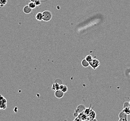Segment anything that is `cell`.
Wrapping results in <instances>:
<instances>
[{"label":"cell","instance_id":"obj_1","mask_svg":"<svg viewBox=\"0 0 130 121\" xmlns=\"http://www.w3.org/2000/svg\"><path fill=\"white\" fill-rule=\"evenodd\" d=\"M43 20L44 22H49L52 18V14L49 10H45L42 12Z\"/></svg>","mask_w":130,"mask_h":121},{"label":"cell","instance_id":"obj_2","mask_svg":"<svg viewBox=\"0 0 130 121\" xmlns=\"http://www.w3.org/2000/svg\"><path fill=\"white\" fill-rule=\"evenodd\" d=\"M7 108V100L1 95H0V110Z\"/></svg>","mask_w":130,"mask_h":121},{"label":"cell","instance_id":"obj_3","mask_svg":"<svg viewBox=\"0 0 130 121\" xmlns=\"http://www.w3.org/2000/svg\"><path fill=\"white\" fill-rule=\"evenodd\" d=\"M100 65L99 61L96 59H93L92 61L89 63V65L93 69H96L98 66Z\"/></svg>","mask_w":130,"mask_h":121},{"label":"cell","instance_id":"obj_4","mask_svg":"<svg viewBox=\"0 0 130 121\" xmlns=\"http://www.w3.org/2000/svg\"><path fill=\"white\" fill-rule=\"evenodd\" d=\"M118 117L119 118V121H127V115L123 110L119 113Z\"/></svg>","mask_w":130,"mask_h":121},{"label":"cell","instance_id":"obj_5","mask_svg":"<svg viewBox=\"0 0 130 121\" xmlns=\"http://www.w3.org/2000/svg\"><path fill=\"white\" fill-rule=\"evenodd\" d=\"M64 94V93H63L61 89H58L55 91V96L57 98L60 99L63 97Z\"/></svg>","mask_w":130,"mask_h":121},{"label":"cell","instance_id":"obj_6","mask_svg":"<svg viewBox=\"0 0 130 121\" xmlns=\"http://www.w3.org/2000/svg\"><path fill=\"white\" fill-rule=\"evenodd\" d=\"M32 11V9H31L28 5H26L24 7L23 9V11L24 13L26 14H30Z\"/></svg>","mask_w":130,"mask_h":121},{"label":"cell","instance_id":"obj_7","mask_svg":"<svg viewBox=\"0 0 130 121\" xmlns=\"http://www.w3.org/2000/svg\"><path fill=\"white\" fill-rule=\"evenodd\" d=\"M36 19L38 21H43V13L42 12H38L36 15Z\"/></svg>","mask_w":130,"mask_h":121},{"label":"cell","instance_id":"obj_8","mask_svg":"<svg viewBox=\"0 0 130 121\" xmlns=\"http://www.w3.org/2000/svg\"><path fill=\"white\" fill-rule=\"evenodd\" d=\"M59 89H61L63 93H66L68 90V87L65 85L60 84L59 85Z\"/></svg>","mask_w":130,"mask_h":121},{"label":"cell","instance_id":"obj_9","mask_svg":"<svg viewBox=\"0 0 130 121\" xmlns=\"http://www.w3.org/2000/svg\"><path fill=\"white\" fill-rule=\"evenodd\" d=\"M81 64L82 66L84 67H88L89 66V63L85 59L82 60L81 62Z\"/></svg>","mask_w":130,"mask_h":121},{"label":"cell","instance_id":"obj_10","mask_svg":"<svg viewBox=\"0 0 130 121\" xmlns=\"http://www.w3.org/2000/svg\"><path fill=\"white\" fill-rule=\"evenodd\" d=\"M59 85H60V84H58V83H54L52 86V89H53L54 90H55V91L57 90H58V89H59Z\"/></svg>","mask_w":130,"mask_h":121},{"label":"cell","instance_id":"obj_11","mask_svg":"<svg viewBox=\"0 0 130 121\" xmlns=\"http://www.w3.org/2000/svg\"><path fill=\"white\" fill-rule=\"evenodd\" d=\"M8 2V0H0V7H3Z\"/></svg>","mask_w":130,"mask_h":121},{"label":"cell","instance_id":"obj_12","mask_svg":"<svg viewBox=\"0 0 130 121\" xmlns=\"http://www.w3.org/2000/svg\"><path fill=\"white\" fill-rule=\"evenodd\" d=\"M29 6L31 9H35L36 7V4L35 3V2H30V3H29Z\"/></svg>","mask_w":130,"mask_h":121},{"label":"cell","instance_id":"obj_13","mask_svg":"<svg viewBox=\"0 0 130 121\" xmlns=\"http://www.w3.org/2000/svg\"><path fill=\"white\" fill-rule=\"evenodd\" d=\"M85 59L88 62L90 63V62H91V61H92L93 58H92V56L91 55H87L86 56Z\"/></svg>","mask_w":130,"mask_h":121},{"label":"cell","instance_id":"obj_14","mask_svg":"<svg viewBox=\"0 0 130 121\" xmlns=\"http://www.w3.org/2000/svg\"><path fill=\"white\" fill-rule=\"evenodd\" d=\"M123 111L128 115L130 114V110L129 107H126L123 108Z\"/></svg>","mask_w":130,"mask_h":121},{"label":"cell","instance_id":"obj_15","mask_svg":"<svg viewBox=\"0 0 130 121\" xmlns=\"http://www.w3.org/2000/svg\"><path fill=\"white\" fill-rule=\"evenodd\" d=\"M35 3L36 6H39L41 5L42 1H41V0H36V1L35 2Z\"/></svg>","mask_w":130,"mask_h":121},{"label":"cell","instance_id":"obj_16","mask_svg":"<svg viewBox=\"0 0 130 121\" xmlns=\"http://www.w3.org/2000/svg\"><path fill=\"white\" fill-rule=\"evenodd\" d=\"M129 102H125L124 104V107L123 108H126V107H129Z\"/></svg>","mask_w":130,"mask_h":121},{"label":"cell","instance_id":"obj_17","mask_svg":"<svg viewBox=\"0 0 130 121\" xmlns=\"http://www.w3.org/2000/svg\"><path fill=\"white\" fill-rule=\"evenodd\" d=\"M31 2H35L36 0H30Z\"/></svg>","mask_w":130,"mask_h":121},{"label":"cell","instance_id":"obj_18","mask_svg":"<svg viewBox=\"0 0 130 121\" xmlns=\"http://www.w3.org/2000/svg\"><path fill=\"white\" fill-rule=\"evenodd\" d=\"M129 109H130V101H129Z\"/></svg>","mask_w":130,"mask_h":121}]
</instances>
